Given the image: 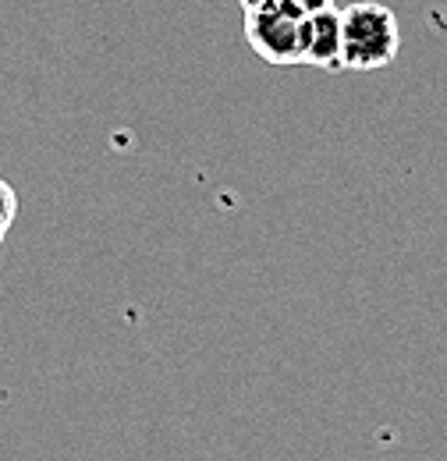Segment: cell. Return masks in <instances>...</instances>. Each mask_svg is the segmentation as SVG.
Returning a JSON list of instances; mask_svg holds the SVG:
<instances>
[{
	"label": "cell",
	"instance_id": "obj_3",
	"mask_svg": "<svg viewBox=\"0 0 447 461\" xmlns=\"http://www.w3.org/2000/svg\"><path fill=\"white\" fill-rule=\"evenodd\" d=\"M302 64L324 71L341 68V14L334 7L302 18Z\"/></svg>",
	"mask_w": 447,
	"mask_h": 461
},
{
	"label": "cell",
	"instance_id": "obj_6",
	"mask_svg": "<svg viewBox=\"0 0 447 461\" xmlns=\"http://www.w3.org/2000/svg\"><path fill=\"white\" fill-rule=\"evenodd\" d=\"M278 0H238V7L249 14V11H263V7H274Z\"/></svg>",
	"mask_w": 447,
	"mask_h": 461
},
{
	"label": "cell",
	"instance_id": "obj_5",
	"mask_svg": "<svg viewBox=\"0 0 447 461\" xmlns=\"http://www.w3.org/2000/svg\"><path fill=\"white\" fill-rule=\"evenodd\" d=\"M284 7H291L298 18H306V14H316V11H327V7H334V0H280Z\"/></svg>",
	"mask_w": 447,
	"mask_h": 461
},
{
	"label": "cell",
	"instance_id": "obj_1",
	"mask_svg": "<svg viewBox=\"0 0 447 461\" xmlns=\"http://www.w3.org/2000/svg\"><path fill=\"white\" fill-rule=\"evenodd\" d=\"M341 14V68L380 71L401 50L397 14L380 0H355Z\"/></svg>",
	"mask_w": 447,
	"mask_h": 461
},
{
	"label": "cell",
	"instance_id": "obj_2",
	"mask_svg": "<svg viewBox=\"0 0 447 461\" xmlns=\"http://www.w3.org/2000/svg\"><path fill=\"white\" fill-rule=\"evenodd\" d=\"M245 43L252 47V54L274 68H291L302 64V18L284 7H263V11H249L245 14Z\"/></svg>",
	"mask_w": 447,
	"mask_h": 461
},
{
	"label": "cell",
	"instance_id": "obj_7",
	"mask_svg": "<svg viewBox=\"0 0 447 461\" xmlns=\"http://www.w3.org/2000/svg\"><path fill=\"white\" fill-rule=\"evenodd\" d=\"M0 245H4V238H0Z\"/></svg>",
	"mask_w": 447,
	"mask_h": 461
},
{
	"label": "cell",
	"instance_id": "obj_4",
	"mask_svg": "<svg viewBox=\"0 0 447 461\" xmlns=\"http://www.w3.org/2000/svg\"><path fill=\"white\" fill-rule=\"evenodd\" d=\"M14 221H18V192L11 188V181L0 177V238H7Z\"/></svg>",
	"mask_w": 447,
	"mask_h": 461
}]
</instances>
